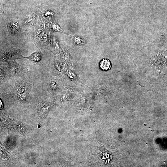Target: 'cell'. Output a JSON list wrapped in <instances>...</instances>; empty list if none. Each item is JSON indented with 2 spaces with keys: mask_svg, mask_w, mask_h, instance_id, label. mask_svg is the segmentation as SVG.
Returning a JSON list of instances; mask_svg holds the SVG:
<instances>
[{
  "mask_svg": "<svg viewBox=\"0 0 167 167\" xmlns=\"http://www.w3.org/2000/svg\"><path fill=\"white\" fill-rule=\"evenodd\" d=\"M32 86V84L21 80L19 78H16L12 92L13 95L17 96L28 95Z\"/></svg>",
  "mask_w": 167,
  "mask_h": 167,
  "instance_id": "6da1fadb",
  "label": "cell"
},
{
  "mask_svg": "<svg viewBox=\"0 0 167 167\" xmlns=\"http://www.w3.org/2000/svg\"><path fill=\"white\" fill-rule=\"evenodd\" d=\"M7 63V66L11 78H19L24 74L29 72L25 66L19 64L15 60L10 61Z\"/></svg>",
  "mask_w": 167,
  "mask_h": 167,
  "instance_id": "7a4b0ae2",
  "label": "cell"
},
{
  "mask_svg": "<svg viewBox=\"0 0 167 167\" xmlns=\"http://www.w3.org/2000/svg\"><path fill=\"white\" fill-rule=\"evenodd\" d=\"M19 49L11 48L4 49L1 52L0 61L8 62L16 59L23 58Z\"/></svg>",
  "mask_w": 167,
  "mask_h": 167,
  "instance_id": "3957f363",
  "label": "cell"
},
{
  "mask_svg": "<svg viewBox=\"0 0 167 167\" xmlns=\"http://www.w3.org/2000/svg\"><path fill=\"white\" fill-rule=\"evenodd\" d=\"M36 105L39 116L44 118L46 116L52 108L53 104L40 98L37 103Z\"/></svg>",
  "mask_w": 167,
  "mask_h": 167,
  "instance_id": "277c9868",
  "label": "cell"
},
{
  "mask_svg": "<svg viewBox=\"0 0 167 167\" xmlns=\"http://www.w3.org/2000/svg\"><path fill=\"white\" fill-rule=\"evenodd\" d=\"M9 32L15 35L18 33L20 31L21 28L19 24L15 21H9L6 22Z\"/></svg>",
  "mask_w": 167,
  "mask_h": 167,
  "instance_id": "5b68a950",
  "label": "cell"
},
{
  "mask_svg": "<svg viewBox=\"0 0 167 167\" xmlns=\"http://www.w3.org/2000/svg\"><path fill=\"white\" fill-rule=\"evenodd\" d=\"M0 84H2L11 78L7 66L0 65Z\"/></svg>",
  "mask_w": 167,
  "mask_h": 167,
  "instance_id": "8992f818",
  "label": "cell"
},
{
  "mask_svg": "<svg viewBox=\"0 0 167 167\" xmlns=\"http://www.w3.org/2000/svg\"><path fill=\"white\" fill-rule=\"evenodd\" d=\"M43 54L40 49H38L36 52L30 55L27 57H24L23 58L28 59L30 62L38 63L42 59Z\"/></svg>",
  "mask_w": 167,
  "mask_h": 167,
  "instance_id": "52a82bcc",
  "label": "cell"
},
{
  "mask_svg": "<svg viewBox=\"0 0 167 167\" xmlns=\"http://www.w3.org/2000/svg\"><path fill=\"white\" fill-rule=\"evenodd\" d=\"M100 67L104 70H108L111 68V63L109 60L103 59L100 62Z\"/></svg>",
  "mask_w": 167,
  "mask_h": 167,
  "instance_id": "ba28073f",
  "label": "cell"
},
{
  "mask_svg": "<svg viewBox=\"0 0 167 167\" xmlns=\"http://www.w3.org/2000/svg\"><path fill=\"white\" fill-rule=\"evenodd\" d=\"M33 15L27 16L25 19V23L28 24H33L36 20V18Z\"/></svg>",
  "mask_w": 167,
  "mask_h": 167,
  "instance_id": "9c48e42d",
  "label": "cell"
},
{
  "mask_svg": "<svg viewBox=\"0 0 167 167\" xmlns=\"http://www.w3.org/2000/svg\"><path fill=\"white\" fill-rule=\"evenodd\" d=\"M51 28L54 31L63 32V30L57 24H53L51 25Z\"/></svg>",
  "mask_w": 167,
  "mask_h": 167,
  "instance_id": "30bf717a",
  "label": "cell"
},
{
  "mask_svg": "<svg viewBox=\"0 0 167 167\" xmlns=\"http://www.w3.org/2000/svg\"><path fill=\"white\" fill-rule=\"evenodd\" d=\"M74 41L75 43L78 44H83L84 42L83 40L81 38L77 36L74 38Z\"/></svg>",
  "mask_w": 167,
  "mask_h": 167,
  "instance_id": "8fae6325",
  "label": "cell"
},
{
  "mask_svg": "<svg viewBox=\"0 0 167 167\" xmlns=\"http://www.w3.org/2000/svg\"><path fill=\"white\" fill-rule=\"evenodd\" d=\"M44 15L46 17L49 18L53 15V13L51 11H47L45 13Z\"/></svg>",
  "mask_w": 167,
  "mask_h": 167,
  "instance_id": "7c38bea8",
  "label": "cell"
}]
</instances>
